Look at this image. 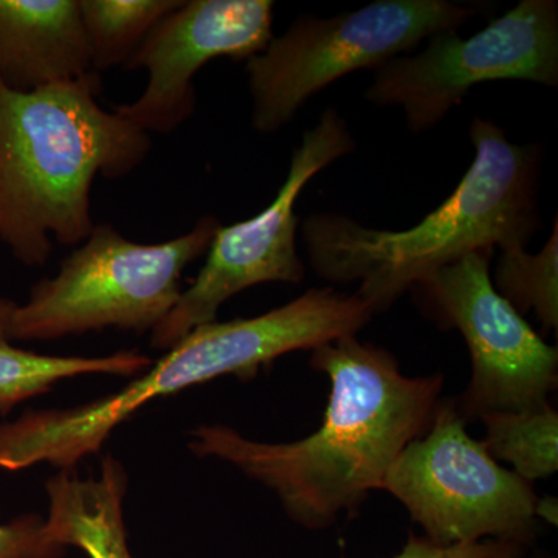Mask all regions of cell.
<instances>
[{
  "instance_id": "1",
  "label": "cell",
  "mask_w": 558,
  "mask_h": 558,
  "mask_svg": "<svg viewBox=\"0 0 558 558\" xmlns=\"http://www.w3.org/2000/svg\"><path fill=\"white\" fill-rule=\"evenodd\" d=\"M311 366L330 384L317 432L274 444L227 425H201L190 433L189 447L269 488L293 523L325 531L341 515H357L403 449L427 432L444 376H405L391 352L357 336L314 349Z\"/></svg>"
},
{
  "instance_id": "2",
  "label": "cell",
  "mask_w": 558,
  "mask_h": 558,
  "mask_svg": "<svg viewBox=\"0 0 558 558\" xmlns=\"http://www.w3.org/2000/svg\"><path fill=\"white\" fill-rule=\"evenodd\" d=\"M470 140L475 157L457 190L411 229H371L337 213L304 219L301 236L315 274L333 284L355 282L376 315L472 253L527 247L542 229V146L510 142L481 117L472 121Z\"/></svg>"
},
{
  "instance_id": "3",
  "label": "cell",
  "mask_w": 558,
  "mask_h": 558,
  "mask_svg": "<svg viewBox=\"0 0 558 558\" xmlns=\"http://www.w3.org/2000/svg\"><path fill=\"white\" fill-rule=\"evenodd\" d=\"M100 92L98 73L31 92L0 81V241L24 266H44L51 241L83 244L95 179L131 174L153 148Z\"/></svg>"
},
{
  "instance_id": "4",
  "label": "cell",
  "mask_w": 558,
  "mask_h": 558,
  "mask_svg": "<svg viewBox=\"0 0 558 558\" xmlns=\"http://www.w3.org/2000/svg\"><path fill=\"white\" fill-rule=\"evenodd\" d=\"M363 325L365 314L355 296L325 288L310 289L258 317L197 326L113 395L72 409L25 411L14 421L0 422V469L17 472L39 462L75 469L150 400L222 376L255 379L282 355L355 336Z\"/></svg>"
},
{
  "instance_id": "5",
  "label": "cell",
  "mask_w": 558,
  "mask_h": 558,
  "mask_svg": "<svg viewBox=\"0 0 558 558\" xmlns=\"http://www.w3.org/2000/svg\"><path fill=\"white\" fill-rule=\"evenodd\" d=\"M204 216L182 236L140 244L113 227L95 226L90 236L40 279L11 319V340L47 341L108 328L153 332L182 295L183 270L208 252L219 230Z\"/></svg>"
},
{
  "instance_id": "6",
  "label": "cell",
  "mask_w": 558,
  "mask_h": 558,
  "mask_svg": "<svg viewBox=\"0 0 558 558\" xmlns=\"http://www.w3.org/2000/svg\"><path fill=\"white\" fill-rule=\"evenodd\" d=\"M478 14L450 0H376L332 17L304 14L245 61L252 126L275 134L323 89L360 70H377L438 33Z\"/></svg>"
},
{
  "instance_id": "7",
  "label": "cell",
  "mask_w": 558,
  "mask_h": 558,
  "mask_svg": "<svg viewBox=\"0 0 558 558\" xmlns=\"http://www.w3.org/2000/svg\"><path fill=\"white\" fill-rule=\"evenodd\" d=\"M380 490L402 502L436 545L499 539L529 548L537 538L534 486L469 435L454 399H440L427 432L399 454Z\"/></svg>"
},
{
  "instance_id": "8",
  "label": "cell",
  "mask_w": 558,
  "mask_h": 558,
  "mask_svg": "<svg viewBox=\"0 0 558 558\" xmlns=\"http://www.w3.org/2000/svg\"><path fill=\"white\" fill-rule=\"evenodd\" d=\"M558 86V2L521 0L470 38L438 33L414 54L374 70L365 100L400 108L407 126L422 134L438 126L469 90L490 81Z\"/></svg>"
},
{
  "instance_id": "9",
  "label": "cell",
  "mask_w": 558,
  "mask_h": 558,
  "mask_svg": "<svg viewBox=\"0 0 558 558\" xmlns=\"http://www.w3.org/2000/svg\"><path fill=\"white\" fill-rule=\"evenodd\" d=\"M494 252H476L411 288L418 310L468 344L472 377L454 399L465 424L492 411L535 410L558 385V351L492 284Z\"/></svg>"
},
{
  "instance_id": "10",
  "label": "cell",
  "mask_w": 558,
  "mask_h": 558,
  "mask_svg": "<svg viewBox=\"0 0 558 558\" xmlns=\"http://www.w3.org/2000/svg\"><path fill=\"white\" fill-rule=\"evenodd\" d=\"M354 149L348 121L336 109H326L293 149L288 178L274 202L252 219L220 226L216 231L199 275L182 292L170 315L150 332L153 348L168 351L197 326L216 322L226 301L253 286L300 284L306 267L296 245L301 222L296 201L318 172Z\"/></svg>"
},
{
  "instance_id": "11",
  "label": "cell",
  "mask_w": 558,
  "mask_h": 558,
  "mask_svg": "<svg viewBox=\"0 0 558 558\" xmlns=\"http://www.w3.org/2000/svg\"><path fill=\"white\" fill-rule=\"evenodd\" d=\"M271 0H189L150 31L126 62L145 70L137 100L113 110L146 134H171L196 109L194 78L209 61H248L274 36Z\"/></svg>"
},
{
  "instance_id": "12",
  "label": "cell",
  "mask_w": 558,
  "mask_h": 558,
  "mask_svg": "<svg viewBox=\"0 0 558 558\" xmlns=\"http://www.w3.org/2000/svg\"><path fill=\"white\" fill-rule=\"evenodd\" d=\"M80 0H0V81L31 92L92 75Z\"/></svg>"
},
{
  "instance_id": "13",
  "label": "cell",
  "mask_w": 558,
  "mask_h": 558,
  "mask_svg": "<svg viewBox=\"0 0 558 558\" xmlns=\"http://www.w3.org/2000/svg\"><path fill=\"white\" fill-rule=\"evenodd\" d=\"M46 490L44 529L51 542L89 558H132L123 513L128 473L119 459L106 457L98 476L89 478H81L75 469L60 470Z\"/></svg>"
},
{
  "instance_id": "14",
  "label": "cell",
  "mask_w": 558,
  "mask_h": 558,
  "mask_svg": "<svg viewBox=\"0 0 558 558\" xmlns=\"http://www.w3.org/2000/svg\"><path fill=\"white\" fill-rule=\"evenodd\" d=\"M153 365L148 355L120 351L102 357L46 355L0 340V414L7 416L24 400L49 391L53 385L84 374L131 377Z\"/></svg>"
},
{
  "instance_id": "15",
  "label": "cell",
  "mask_w": 558,
  "mask_h": 558,
  "mask_svg": "<svg viewBox=\"0 0 558 558\" xmlns=\"http://www.w3.org/2000/svg\"><path fill=\"white\" fill-rule=\"evenodd\" d=\"M486 428L488 453L534 483L558 470V413L553 405L524 411H492L478 418Z\"/></svg>"
},
{
  "instance_id": "16",
  "label": "cell",
  "mask_w": 558,
  "mask_h": 558,
  "mask_svg": "<svg viewBox=\"0 0 558 558\" xmlns=\"http://www.w3.org/2000/svg\"><path fill=\"white\" fill-rule=\"evenodd\" d=\"M182 0H80L92 69L124 68L150 31Z\"/></svg>"
},
{
  "instance_id": "17",
  "label": "cell",
  "mask_w": 558,
  "mask_h": 558,
  "mask_svg": "<svg viewBox=\"0 0 558 558\" xmlns=\"http://www.w3.org/2000/svg\"><path fill=\"white\" fill-rule=\"evenodd\" d=\"M542 252L527 247L499 250L492 284L520 315L534 312L545 332L558 328V226Z\"/></svg>"
},
{
  "instance_id": "18",
  "label": "cell",
  "mask_w": 558,
  "mask_h": 558,
  "mask_svg": "<svg viewBox=\"0 0 558 558\" xmlns=\"http://www.w3.org/2000/svg\"><path fill=\"white\" fill-rule=\"evenodd\" d=\"M65 548L51 542L38 515L0 524V558H61Z\"/></svg>"
},
{
  "instance_id": "19",
  "label": "cell",
  "mask_w": 558,
  "mask_h": 558,
  "mask_svg": "<svg viewBox=\"0 0 558 558\" xmlns=\"http://www.w3.org/2000/svg\"><path fill=\"white\" fill-rule=\"evenodd\" d=\"M527 546L519 543L483 539L468 545L440 546L424 535L411 532L398 556L392 558H524Z\"/></svg>"
},
{
  "instance_id": "20",
  "label": "cell",
  "mask_w": 558,
  "mask_h": 558,
  "mask_svg": "<svg viewBox=\"0 0 558 558\" xmlns=\"http://www.w3.org/2000/svg\"><path fill=\"white\" fill-rule=\"evenodd\" d=\"M17 304L0 296V340L11 341V319Z\"/></svg>"
},
{
  "instance_id": "21",
  "label": "cell",
  "mask_w": 558,
  "mask_h": 558,
  "mask_svg": "<svg viewBox=\"0 0 558 558\" xmlns=\"http://www.w3.org/2000/svg\"><path fill=\"white\" fill-rule=\"evenodd\" d=\"M538 520H546L550 524H557L556 499L539 498L537 508Z\"/></svg>"
},
{
  "instance_id": "22",
  "label": "cell",
  "mask_w": 558,
  "mask_h": 558,
  "mask_svg": "<svg viewBox=\"0 0 558 558\" xmlns=\"http://www.w3.org/2000/svg\"><path fill=\"white\" fill-rule=\"evenodd\" d=\"M534 558H553V557H549V556H539V554H538V556H534Z\"/></svg>"
}]
</instances>
